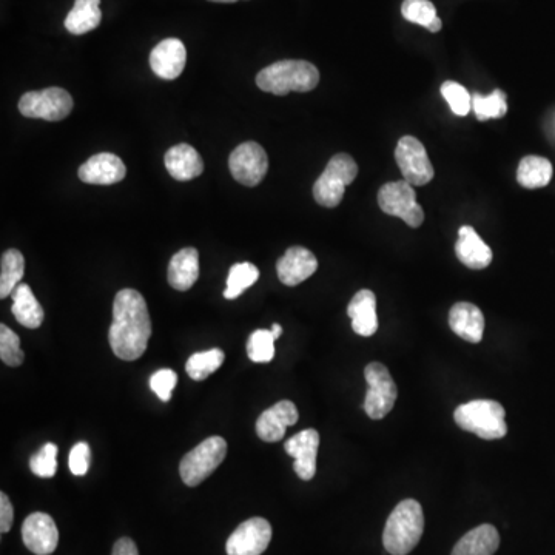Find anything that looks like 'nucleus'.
<instances>
[{
  "label": "nucleus",
  "mask_w": 555,
  "mask_h": 555,
  "mask_svg": "<svg viewBox=\"0 0 555 555\" xmlns=\"http://www.w3.org/2000/svg\"><path fill=\"white\" fill-rule=\"evenodd\" d=\"M551 179L552 164L542 156H526L518 164L517 181L525 189H542Z\"/></svg>",
  "instance_id": "27"
},
{
  "label": "nucleus",
  "mask_w": 555,
  "mask_h": 555,
  "mask_svg": "<svg viewBox=\"0 0 555 555\" xmlns=\"http://www.w3.org/2000/svg\"><path fill=\"white\" fill-rule=\"evenodd\" d=\"M270 540L272 526L266 518H249L227 540V555H261L269 548Z\"/></svg>",
  "instance_id": "12"
},
{
  "label": "nucleus",
  "mask_w": 555,
  "mask_h": 555,
  "mask_svg": "<svg viewBox=\"0 0 555 555\" xmlns=\"http://www.w3.org/2000/svg\"><path fill=\"white\" fill-rule=\"evenodd\" d=\"M152 337V320L144 296L138 290L124 289L116 293L113 303V323L108 341L116 357L135 361L147 350Z\"/></svg>",
  "instance_id": "1"
},
{
  "label": "nucleus",
  "mask_w": 555,
  "mask_h": 555,
  "mask_svg": "<svg viewBox=\"0 0 555 555\" xmlns=\"http://www.w3.org/2000/svg\"><path fill=\"white\" fill-rule=\"evenodd\" d=\"M352 329L360 337H372L378 330L377 296L372 290H360L347 307Z\"/></svg>",
  "instance_id": "21"
},
{
  "label": "nucleus",
  "mask_w": 555,
  "mask_h": 555,
  "mask_svg": "<svg viewBox=\"0 0 555 555\" xmlns=\"http://www.w3.org/2000/svg\"><path fill=\"white\" fill-rule=\"evenodd\" d=\"M378 204L386 215L403 219L407 226L418 229L423 224V207L417 202L414 185L406 181L387 182L378 192Z\"/></svg>",
  "instance_id": "9"
},
{
  "label": "nucleus",
  "mask_w": 555,
  "mask_h": 555,
  "mask_svg": "<svg viewBox=\"0 0 555 555\" xmlns=\"http://www.w3.org/2000/svg\"><path fill=\"white\" fill-rule=\"evenodd\" d=\"M176 383H178V375L172 369L158 370L150 378L152 391L158 395L159 400L165 401V403L172 400L173 389H175Z\"/></svg>",
  "instance_id": "37"
},
{
  "label": "nucleus",
  "mask_w": 555,
  "mask_h": 555,
  "mask_svg": "<svg viewBox=\"0 0 555 555\" xmlns=\"http://www.w3.org/2000/svg\"><path fill=\"white\" fill-rule=\"evenodd\" d=\"M73 110V98L64 88L50 87L41 91H28L19 101V111L25 118L58 122Z\"/></svg>",
  "instance_id": "8"
},
{
  "label": "nucleus",
  "mask_w": 555,
  "mask_h": 555,
  "mask_svg": "<svg viewBox=\"0 0 555 555\" xmlns=\"http://www.w3.org/2000/svg\"><path fill=\"white\" fill-rule=\"evenodd\" d=\"M0 358L10 367H19L25 360L21 338L5 324H0Z\"/></svg>",
  "instance_id": "35"
},
{
  "label": "nucleus",
  "mask_w": 555,
  "mask_h": 555,
  "mask_svg": "<svg viewBox=\"0 0 555 555\" xmlns=\"http://www.w3.org/2000/svg\"><path fill=\"white\" fill-rule=\"evenodd\" d=\"M441 27H443V24H441L440 17H437V19L432 22V25L428 28V30L431 31V33H438V31L441 30Z\"/></svg>",
  "instance_id": "41"
},
{
  "label": "nucleus",
  "mask_w": 555,
  "mask_h": 555,
  "mask_svg": "<svg viewBox=\"0 0 555 555\" xmlns=\"http://www.w3.org/2000/svg\"><path fill=\"white\" fill-rule=\"evenodd\" d=\"M187 62V50L179 39L170 37L159 42L150 53V67L153 73L165 81L179 78Z\"/></svg>",
  "instance_id": "17"
},
{
  "label": "nucleus",
  "mask_w": 555,
  "mask_h": 555,
  "mask_svg": "<svg viewBox=\"0 0 555 555\" xmlns=\"http://www.w3.org/2000/svg\"><path fill=\"white\" fill-rule=\"evenodd\" d=\"M25 272V259L19 250L10 249L0 261V298L5 300L21 284Z\"/></svg>",
  "instance_id": "28"
},
{
  "label": "nucleus",
  "mask_w": 555,
  "mask_h": 555,
  "mask_svg": "<svg viewBox=\"0 0 555 555\" xmlns=\"http://www.w3.org/2000/svg\"><path fill=\"white\" fill-rule=\"evenodd\" d=\"M318 446L320 434L315 429L298 432L284 444L287 454L295 460L293 469L301 480H312L317 474Z\"/></svg>",
  "instance_id": "14"
},
{
  "label": "nucleus",
  "mask_w": 555,
  "mask_h": 555,
  "mask_svg": "<svg viewBox=\"0 0 555 555\" xmlns=\"http://www.w3.org/2000/svg\"><path fill=\"white\" fill-rule=\"evenodd\" d=\"M455 253L460 263L472 270H483L491 266L492 250L480 238L474 227L463 226L458 230V241L455 244Z\"/></svg>",
  "instance_id": "19"
},
{
  "label": "nucleus",
  "mask_w": 555,
  "mask_h": 555,
  "mask_svg": "<svg viewBox=\"0 0 555 555\" xmlns=\"http://www.w3.org/2000/svg\"><path fill=\"white\" fill-rule=\"evenodd\" d=\"M424 531L423 508L417 500L407 498L398 503L386 522L383 545L391 555H407L420 543Z\"/></svg>",
  "instance_id": "3"
},
{
  "label": "nucleus",
  "mask_w": 555,
  "mask_h": 555,
  "mask_svg": "<svg viewBox=\"0 0 555 555\" xmlns=\"http://www.w3.org/2000/svg\"><path fill=\"white\" fill-rule=\"evenodd\" d=\"M270 332H272L273 338H275V340H278V338L281 337V333H283V327H281L280 324H273L272 330H270Z\"/></svg>",
  "instance_id": "42"
},
{
  "label": "nucleus",
  "mask_w": 555,
  "mask_h": 555,
  "mask_svg": "<svg viewBox=\"0 0 555 555\" xmlns=\"http://www.w3.org/2000/svg\"><path fill=\"white\" fill-rule=\"evenodd\" d=\"M500 546V534L492 525H481L458 540L451 555H494Z\"/></svg>",
  "instance_id": "24"
},
{
  "label": "nucleus",
  "mask_w": 555,
  "mask_h": 555,
  "mask_svg": "<svg viewBox=\"0 0 555 555\" xmlns=\"http://www.w3.org/2000/svg\"><path fill=\"white\" fill-rule=\"evenodd\" d=\"M169 283L179 292H187L199 278V253L193 247H185L173 255L169 264Z\"/></svg>",
  "instance_id": "23"
},
{
  "label": "nucleus",
  "mask_w": 555,
  "mask_h": 555,
  "mask_svg": "<svg viewBox=\"0 0 555 555\" xmlns=\"http://www.w3.org/2000/svg\"><path fill=\"white\" fill-rule=\"evenodd\" d=\"M395 161L404 181L415 187L429 184L435 172L424 145L414 136H403L395 148Z\"/></svg>",
  "instance_id": "10"
},
{
  "label": "nucleus",
  "mask_w": 555,
  "mask_h": 555,
  "mask_svg": "<svg viewBox=\"0 0 555 555\" xmlns=\"http://www.w3.org/2000/svg\"><path fill=\"white\" fill-rule=\"evenodd\" d=\"M111 555H139L138 546L133 542L132 539L124 537V539H119L118 542L113 546V552Z\"/></svg>",
  "instance_id": "40"
},
{
  "label": "nucleus",
  "mask_w": 555,
  "mask_h": 555,
  "mask_svg": "<svg viewBox=\"0 0 555 555\" xmlns=\"http://www.w3.org/2000/svg\"><path fill=\"white\" fill-rule=\"evenodd\" d=\"M472 110L478 121H488V119H500L508 113V99L503 90H494L491 95L472 96Z\"/></svg>",
  "instance_id": "31"
},
{
  "label": "nucleus",
  "mask_w": 555,
  "mask_h": 555,
  "mask_svg": "<svg viewBox=\"0 0 555 555\" xmlns=\"http://www.w3.org/2000/svg\"><path fill=\"white\" fill-rule=\"evenodd\" d=\"M14 522V509L11 505L10 498L5 492L0 494V532L7 534L10 532Z\"/></svg>",
  "instance_id": "39"
},
{
  "label": "nucleus",
  "mask_w": 555,
  "mask_h": 555,
  "mask_svg": "<svg viewBox=\"0 0 555 555\" xmlns=\"http://www.w3.org/2000/svg\"><path fill=\"white\" fill-rule=\"evenodd\" d=\"M364 378L369 384V391L364 400V412L372 420H383L394 409L398 397L397 384L391 372L381 363L367 364Z\"/></svg>",
  "instance_id": "7"
},
{
  "label": "nucleus",
  "mask_w": 555,
  "mask_h": 555,
  "mask_svg": "<svg viewBox=\"0 0 555 555\" xmlns=\"http://www.w3.org/2000/svg\"><path fill=\"white\" fill-rule=\"evenodd\" d=\"M449 326L458 337L477 344L483 340L485 333V315L475 304L457 303L449 312Z\"/></svg>",
  "instance_id": "20"
},
{
  "label": "nucleus",
  "mask_w": 555,
  "mask_h": 555,
  "mask_svg": "<svg viewBox=\"0 0 555 555\" xmlns=\"http://www.w3.org/2000/svg\"><path fill=\"white\" fill-rule=\"evenodd\" d=\"M320 84V71L307 61H278L263 68L256 76V85L266 93L286 96L292 91L307 93Z\"/></svg>",
  "instance_id": "2"
},
{
  "label": "nucleus",
  "mask_w": 555,
  "mask_h": 555,
  "mask_svg": "<svg viewBox=\"0 0 555 555\" xmlns=\"http://www.w3.org/2000/svg\"><path fill=\"white\" fill-rule=\"evenodd\" d=\"M227 455V441L222 437H209L185 454L179 465L182 481L190 488L201 485L219 468Z\"/></svg>",
  "instance_id": "6"
},
{
  "label": "nucleus",
  "mask_w": 555,
  "mask_h": 555,
  "mask_svg": "<svg viewBox=\"0 0 555 555\" xmlns=\"http://www.w3.org/2000/svg\"><path fill=\"white\" fill-rule=\"evenodd\" d=\"M30 469L41 478H51L58 472V446L47 443L30 458Z\"/></svg>",
  "instance_id": "34"
},
{
  "label": "nucleus",
  "mask_w": 555,
  "mask_h": 555,
  "mask_svg": "<svg viewBox=\"0 0 555 555\" xmlns=\"http://www.w3.org/2000/svg\"><path fill=\"white\" fill-rule=\"evenodd\" d=\"M318 259L306 247H290L276 263L278 278L284 286L295 287L317 272Z\"/></svg>",
  "instance_id": "16"
},
{
  "label": "nucleus",
  "mask_w": 555,
  "mask_h": 555,
  "mask_svg": "<svg viewBox=\"0 0 555 555\" xmlns=\"http://www.w3.org/2000/svg\"><path fill=\"white\" fill-rule=\"evenodd\" d=\"M230 173L239 184L256 187L266 178L269 159L266 150L256 142H244L233 150L229 158Z\"/></svg>",
  "instance_id": "11"
},
{
  "label": "nucleus",
  "mask_w": 555,
  "mask_h": 555,
  "mask_svg": "<svg viewBox=\"0 0 555 555\" xmlns=\"http://www.w3.org/2000/svg\"><path fill=\"white\" fill-rule=\"evenodd\" d=\"M441 95L448 101L452 113L457 116H466L472 110V96L463 85L454 81H446L441 85Z\"/></svg>",
  "instance_id": "36"
},
{
  "label": "nucleus",
  "mask_w": 555,
  "mask_h": 555,
  "mask_svg": "<svg viewBox=\"0 0 555 555\" xmlns=\"http://www.w3.org/2000/svg\"><path fill=\"white\" fill-rule=\"evenodd\" d=\"M401 14L406 21L424 28L431 27L432 22L438 17L435 5L431 0H404L401 5Z\"/></svg>",
  "instance_id": "33"
},
{
  "label": "nucleus",
  "mask_w": 555,
  "mask_h": 555,
  "mask_svg": "<svg viewBox=\"0 0 555 555\" xmlns=\"http://www.w3.org/2000/svg\"><path fill=\"white\" fill-rule=\"evenodd\" d=\"M22 540L33 554H53L59 543L58 526L50 515L34 512L25 518L22 525Z\"/></svg>",
  "instance_id": "13"
},
{
  "label": "nucleus",
  "mask_w": 555,
  "mask_h": 555,
  "mask_svg": "<svg viewBox=\"0 0 555 555\" xmlns=\"http://www.w3.org/2000/svg\"><path fill=\"white\" fill-rule=\"evenodd\" d=\"M226 354L221 349H210L206 352H198L185 363V370L192 380L204 381L215 374L216 370L224 364Z\"/></svg>",
  "instance_id": "29"
},
{
  "label": "nucleus",
  "mask_w": 555,
  "mask_h": 555,
  "mask_svg": "<svg viewBox=\"0 0 555 555\" xmlns=\"http://www.w3.org/2000/svg\"><path fill=\"white\" fill-rule=\"evenodd\" d=\"M275 338L270 330H255L247 341V355L253 363H270L275 357Z\"/></svg>",
  "instance_id": "32"
},
{
  "label": "nucleus",
  "mask_w": 555,
  "mask_h": 555,
  "mask_svg": "<svg viewBox=\"0 0 555 555\" xmlns=\"http://www.w3.org/2000/svg\"><path fill=\"white\" fill-rule=\"evenodd\" d=\"M101 21V0H76L65 17V28L74 36H82L96 30Z\"/></svg>",
  "instance_id": "26"
},
{
  "label": "nucleus",
  "mask_w": 555,
  "mask_h": 555,
  "mask_svg": "<svg viewBox=\"0 0 555 555\" xmlns=\"http://www.w3.org/2000/svg\"><path fill=\"white\" fill-rule=\"evenodd\" d=\"M165 167L176 181H192L204 172V161L196 148L189 144H178L165 153Z\"/></svg>",
  "instance_id": "22"
},
{
  "label": "nucleus",
  "mask_w": 555,
  "mask_h": 555,
  "mask_svg": "<svg viewBox=\"0 0 555 555\" xmlns=\"http://www.w3.org/2000/svg\"><path fill=\"white\" fill-rule=\"evenodd\" d=\"M91 463V449L88 443L81 441V443L74 444L68 457V466H70L71 474L76 477H82L87 474L90 469Z\"/></svg>",
  "instance_id": "38"
},
{
  "label": "nucleus",
  "mask_w": 555,
  "mask_h": 555,
  "mask_svg": "<svg viewBox=\"0 0 555 555\" xmlns=\"http://www.w3.org/2000/svg\"><path fill=\"white\" fill-rule=\"evenodd\" d=\"M358 165L352 156L338 153L330 159L323 175L313 184V198L320 206L333 209L343 201L346 187L355 181Z\"/></svg>",
  "instance_id": "5"
},
{
  "label": "nucleus",
  "mask_w": 555,
  "mask_h": 555,
  "mask_svg": "<svg viewBox=\"0 0 555 555\" xmlns=\"http://www.w3.org/2000/svg\"><path fill=\"white\" fill-rule=\"evenodd\" d=\"M127 175V167L119 156L113 153H99L91 156L81 165L78 176L85 184L113 185L121 182Z\"/></svg>",
  "instance_id": "18"
},
{
  "label": "nucleus",
  "mask_w": 555,
  "mask_h": 555,
  "mask_svg": "<svg viewBox=\"0 0 555 555\" xmlns=\"http://www.w3.org/2000/svg\"><path fill=\"white\" fill-rule=\"evenodd\" d=\"M209 2H216V4H233V2H238V0H209Z\"/></svg>",
  "instance_id": "43"
},
{
  "label": "nucleus",
  "mask_w": 555,
  "mask_h": 555,
  "mask_svg": "<svg viewBox=\"0 0 555 555\" xmlns=\"http://www.w3.org/2000/svg\"><path fill=\"white\" fill-rule=\"evenodd\" d=\"M300 418L295 404L289 400L278 401L256 420V435L266 443L283 440L286 429Z\"/></svg>",
  "instance_id": "15"
},
{
  "label": "nucleus",
  "mask_w": 555,
  "mask_h": 555,
  "mask_svg": "<svg viewBox=\"0 0 555 555\" xmlns=\"http://www.w3.org/2000/svg\"><path fill=\"white\" fill-rule=\"evenodd\" d=\"M506 412L494 400H474L455 409L454 420L463 431L472 432L483 440H500L508 434Z\"/></svg>",
  "instance_id": "4"
},
{
  "label": "nucleus",
  "mask_w": 555,
  "mask_h": 555,
  "mask_svg": "<svg viewBox=\"0 0 555 555\" xmlns=\"http://www.w3.org/2000/svg\"><path fill=\"white\" fill-rule=\"evenodd\" d=\"M258 267L252 263L233 264L227 278V287L224 290V298L226 300H236L238 296L243 295L249 287L258 281Z\"/></svg>",
  "instance_id": "30"
},
{
  "label": "nucleus",
  "mask_w": 555,
  "mask_h": 555,
  "mask_svg": "<svg viewBox=\"0 0 555 555\" xmlns=\"http://www.w3.org/2000/svg\"><path fill=\"white\" fill-rule=\"evenodd\" d=\"M14 318L27 329H37L44 323L45 312L28 284L21 283L11 293Z\"/></svg>",
  "instance_id": "25"
}]
</instances>
